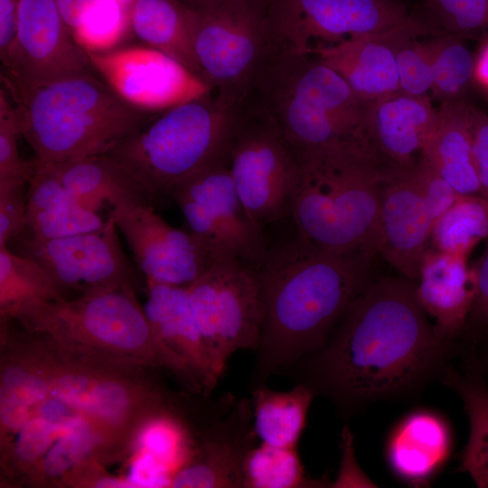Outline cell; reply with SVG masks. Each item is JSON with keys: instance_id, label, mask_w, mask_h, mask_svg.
<instances>
[{"instance_id": "obj_49", "label": "cell", "mask_w": 488, "mask_h": 488, "mask_svg": "<svg viewBox=\"0 0 488 488\" xmlns=\"http://www.w3.org/2000/svg\"><path fill=\"white\" fill-rule=\"evenodd\" d=\"M474 82L488 93V36L482 40V45L475 54Z\"/></svg>"}, {"instance_id": "obj_20", "label": "cell", "mask_w": 488, "mask_h": 488, "mask_svg": "<svg viewBox=\"0 0 488 488\" xmlns=\"http://www.w3.org/2000/svg\"><path fill=\"white\" fill-rule=\"evenodd\" d=\"M437 109L427 96L397 92L373 103L370 137L374 160L389 178L410 174L436 125Z\"/></svg>"}, {"instance_id": "obj_48", "label": "cell", "mask_w": 488, "mask_h": 488, "mask_svg": "<svg viewBox=\"0 0 488 488\" xmlns=\"http://www.w3.org/2000/svg\"><path fill=\"white\" fill-rule=\"evenodd\" d=\"M94 0H55L60 14L67 24L70 33L80 22V19Z\"/></svg>"}, {"instance_id": "obj_7", "label": "cell", "mask_w": 488, "mask_h": 488, "mask_svg": "<svg viewBox=\"0 0 488 488\" xmlns=\"http://www.w3.org/2000/svg\"><path fill=\"white\" fill-rule=\"evenodd\" d=\"M15 106L21 136L41 164L107 154L158 114L128 104L91 72L42 86Z\"/></svg>"}, {"instance_id": "obj_10", "label": "cell", "mask_w": 488, "mask_h": 488, "mask_svg": "<svg viewBox=\"0 0 488 488\" xmlns=\"http://www.w3.org/2000/svg\"><path fill=\"white\" fill-rule=\"evenodd\" d=\"M225 154L235 189L255 225L264 229L290 214L296 161L272 121L246 100L233 106Z\"/></svg>"}, {"instance_id": "obj_46", "label": "cell", "mask_w": 488, "mask_h": 488, "mask_svg": "<svg viewBox=\"0 0 488 488\" xmlns=\"http://www.w3.org/2000/svg\"><path fill=\"white\" fill-rule=\"evenodd\" d=\"M344 426L343 430V461L341 471L332 486L352 487L364 486L373 487V483L358 470L354 462L352 450V436L350 430Z\"/></svg>"}, {"instance_id": "obj_24", "label": "cell", "mask_w": 488, "mask_h": 488, "mask_svg": "<svg viewBox=\"0 0 488 488\" xmlns=\"http://www.w3.org/2000/svg\"><path fill=\"white\" fill-rule=\"evenodd\" d=\"M50 164L73 199L95 212L105 203L114 209L154 205L156 201L134 172L108 154Z\"/></svg>"}, {"instance_id": "obj_17", "label": "cell", "mask_w": 488, "mask_h": 488, "mask_svg": "<svg viewBox=\"0 0 488 488\" xmlns=\"http://www.w3.org/2000/svg\"><path fill=\"white\" fill-rule=\"evenodd\" d=\"M109 216L146 282L188 286L218 260L202 240L168 224L154 205L114 208Z\"/></svg>"}, {"instance_id": "obj_16", "label": "cell", "mask_w": 488, "mask_h": 488, "mask_svg": "<svg viewBox=\"0 0 488 488\" xmlns=\"http://www.w3.org/2000/svg\"><path fill=\"white\" fill-rule=\"evenodd\" d=\"M118 230L108 216L97 230L70 237L23 242L24 254L40 263L66 295L134 286L136 271L127 259Z\"/></svg>"}, {"instance_id": "obj_39", "label": "cell", "mask_w": 488, "mask_h": 488, "mask_svg": "<svg viewBox=\"0 0 488 488\" xmlns=\"http://www.w3.org/2000/svg\"><path fill=\"white\" fill-rule=\"evenodd\" d=\"M420 38L405 37L396 52L399 90L413 96H427L433 81L430 51L427 41Z\"/></svg>"}, {"instance_id": "obj_50", "label": "cell", "mask_w": 488, "mask_h": 488, "mask_svg": "<svg viewBox=\"0 0 488 488\" xmlns=\"http://www.w3.org/2000/svg\"><path fill=\"white\" fill-rule=\"evenodd\" d=\"M186 5L194 9L208 8L227 0H181Z\"/></svg>"}, {"instance_id": "obj_33", "label": "cell", "mask_w": 488, "mask_h": 488, "mask_svg": "<svg viewBox=\"0 0 488 488\" xmlns=\"http://www.w3.org/2000/svg\"><path fill=\"white\" fill-rule=\"evenodd\" d=\"M427 42L432 62V96L440 103L462 100L474 82L475 54L465 39L453 34L432 35Z\"/></svg>"}, {"instance_id": "obj_38", "label": "cell", "mask_w": 488, "mask_h": 488, "mask_svg": "<svg viewBox=\"0 0 488 488\" xmlns=\"http://www.w3.org/2000/svg\"><path fill=\"white\" fill-rule=\"evenodd\" d=\"M21 136L17 108L8 92L0 90V183H28L36 162L24 160L18 148Z\"/></svg>"}, {"instance_id": "obj_25", "label": "cell", "mask_w": 488, "mask_h": 488, "mask_svg": "<svg viewBox=\"0 0 488 488\" xmlns=\"http://www.w3.org/2000/svg\"><path fill=\"white\" fill-rule=\"evenodd\" d=\"M474 112L463 99L440 103L421 155L463 195H481L473 153Z\"/></svg>"}, {"instance_id": "obj_51", "label": "cell", "mask_w": 488, "mask_h": 488, "mask_svg": "<svg viewBox=\"0 0 488 488\" xmlns=\"http://www.w3.org/2000/svg\"><path fill=\"white\" fill-rule=\"evenodd\" d=\"M121 3H124L126 5H132V4L135 2V0H117Z\"/></svg>"}, {"instance_id": "obj_26", "label": "cell", "mask_w": 488, "mask_h": 488, "mask_svg": "<svg viewBox=\"0 0 488 488\" xmlns=\"http://www.w3.org/2000/svg\"><path fill=\"white\" fill-rule=\"evenodd\" d=\"M452 435L438 414L418 410L405 417L392 430L387 443L390 468L411 483H423L449 456Z\"/></svg>"}, {"instance_id": "obj_12", "label": "cell", "mask_w": 488, "mask_h": 488, "mask_svg": "<svg viewBox=\"0 0 488 488\" xmlns=\"http://www.w3.org/2000/svg\"><path fill=\"white\" fill-rule=\"evenodd\" d=\"M418 16L401 0H266L276 50H311L394 30Z\"/></svg>"}, {"instance_id": "obj_11", "label": "cell", "mask_w": 488, "mask_h": 488, "mask_svg": "<svg viewBox=\"0 0 488 488\" xmlns=\"http://www.w3.org/2000/svg\"><path fill=\"white\" fill-rule=\"evenodd\" d=\"M187 291L218 382L236 351H255L259 343L264 305L258 270L240 260L218 259Z\"/></svg>"}, {"instance_id": "obj_45", "label": "cell", "mask_w": 488, "mask_h": 488, "mask_svg": "<svg viewBox=\"0 0 488 488\" xmlns=\"http://www.w3.org/2000/svg\"><path fill=\"white\" fill-rule=\"evenodd\" d=\"M473 153L480 194L488 202V114L477 108L474 120Z\"/></svg>"}, {"instance_id": "obj_34", "label": "cell", "mask_w": 488, "mask_h": 488, "mask_svg": "<svg viewBox=\"0 0 488 488\" xmlns=\"http://www.w3.org/2000/svg\"><path fill=\"white\" fill-rule=\"evenodd\" d=\"M243 488L322 487L309 480L296 447H277L262 443L247 454L242 467Z\"/></svg>"}, {"instance_id": "obj_42", "label": "cell", "mask_w": 488, "mask_h": 488, "mask_svg": "<svg viewBox=\"0 0 488 488\" xmlns=\"http://www.w3.org/2000/svg\"><path fill=\"white\" fill-rule=\"evenodd\" d=\"M410 174L425 198L435 221L453 205L460 195L422 157Z\"/></svg>"}, {"instance_id": "obj_19", "label": "cell", "mask_w": 488, "mask_h": 488, "mask_svg": "<svg viewBox=\"0 0 488 488\" xmlns=\"http://www.w3.org/2000/svg\"><path fill=\"white\" fill-rule=\"evenodd\" d=\"M249 400L235 401L203 429L191 459L174 475L177 488H242V467L257 446Z\"/></svg>"}, {"instance_id": "obj_35", "label": "cell", "mask_w": 488, "mask_h": 488, "mask_svg": "<svg viewBox=\"0 0 488 488\" xmlns=\"http://www.w3.org/2000/svg\"><path fill=\"white\" fill-rule=\"evenodd\" d=\"M130 8L131 5L117 0H94L71 35L86 52L117 49L132 31Z\"/></svg>"}, {"instance_id": "obj_47", "label": "cell", "mask_w": 488, "mask_h": 488, "mask_svg": "<svg viewBox=\"0 0 488 488\" xmlns=\"http://www.w3.org/2000/svg\"><path fill=\"white\" fill-rule=\"evenodd\" d=\"M19 2L0 0V57L5 55L13 41Z\"/></svg>"}, {"instance_id": "obj_43", "label": "cell", "mask_w": 488, "mask_h": 488, "mask_svg": "<svg viewBox=\"0 0 488 488\" xmlns=\"http://www.w3.org/2000/svg\"><path fill=\"white\" fill-rule=\"evenodd\" d=\"M474 269L476 293L460 338L474 335L488 327V248Z\"/></svg>"}, {"instance_id": "obj_3", "label": "cell", "mask_w": 488, "mask_h": 488, "mask_svg": "<svg viewBox=\"0 0 488 488\" xmlns=\"http://www.w3.org/2000/svg\"><path fill=\"white\" fill-rule=\"evenodd\" d=\"M373 253H336L298 237L267 254L257 268L264 305L249 386L318 350L352 301L371 281Z\"/></svg>"}, {"instance_id": "obj_15", "label": "cell", "mask_w": 488, "mask_h": 488, "mask_svg": "<svg viewBox=\"0 0 488 488\" xmlns=\"http://www.w3.org/2000/svg\"><path fill=\"white\" fill-rule=\"evenodd\" d=\"M87 53L93 70L117 96L148 112L160 113L212 92L203 79L147 45Z\"/></svg>"}, {"instance_id": "obj_22", "label": "cell", "mask_w": 488, "mask_h": 488, "mask_svg": "<svg viewBox=\"0 0 488 488\" xmlns=\"http://www.w3.org/2000/svg\"><path fill=\"white\" fill-rule=\"evenodd\" d=\"M466 259L429 246L416 281L418 300L427 316L435 320L437 335L455 347L476 293L475 272Z\"/></svg>"}, {"instance_id": "obj_14", "label": "cell", "mask_w": 488, "mask_h": 488, "mask_svg": "<svg viewBox=\"0 0 488 488\" xmlns=\"http://www.w3.org/2000/svg\"><path fill=\"white\" fill-rule=\"evenodd\" d=\"M0 58L4 89L16 105L42 86L93 70L55 0H20L13 41Z\"/></svg>"}, {"instance_id": "obj_23", "label": "cell", "mask_w": 488, "mask_h": 488, "mask_svg": "<svg viewBox=\"0 0 488 488\" xmlns=\"http://www.w3.org/2000/svg\"><path fill=\"white\" fill-rule=\"evenodd\" d=\"M144 306L159 342L195 375L207 396L217 385L211 361L192 314L187 286L146 282Z\"/></svg>"}, {"instance_id": "obj_2", "label": "cell", "mask_w": 488, "mask_h": 488, "mask_svg": "<svg viewBox=\"0 0 488 488\" xmlns=\"http://www.w3.org/2000/svg\"><path fill=\"white\" fill-rule=\"evenodd\" d=\"M454 352L420 305L416 281L387 277L365 286L318 350L277 374L325 398L346 418L440 377Z\"/></svg>"}, {"instance_id": "obj_31", "label": "cell", "mask_w": 488, "mask_h": 488, "mask_svg": "<svg viewBox=\"0 0 488 488\" xmlns=\"http://www.w3.org/2000/svg\"><path fill=\"white\" fill-rule=\"evenodd\" d=\"M198 440L170 403L149 418L139 428L132 446L133 452L152 457L172 475L192 456Z\"/></svg>"}, {"instance_id": "obj_5", "label": "cell", "mask_w": 488, "mask_h": 488, "mask_svg": "<svg viewBox=\"0 0 488 488\" xmlns=\"http://www.w3.org/2000/svg\"><path fill=\"white\" fill-rule=\"evenodd\" d=\"M4 320L72 353L144 370L165 368L189 390H202L156 338L134 286L30 305Z\"/></svg>"}, {"instance_id": "obj_27", "label": "cell", "mask_w": 488, "mask_h": 488, "mask_svg": "<svg viewBox=\"0 0 488 488\" xmlns=\"http://www.w3.org/2000/svg\"><path fill=\"white\" fill-rule=\"evenodd\" d=\"M130 21L132 32L145 45L171 56L202 79L188 5L181 0H135Z\"/></svg>"}, {"instance_id": "obj_29", "label": "cell", "mask_w": 488, "mask_h": 488, "mask_svg": "<svg viewBox=\"0 0 488 488\" xmlns=\"http://www.w3.org/2000/svg\"><path fill=\"white\" fill-rule=\"evenodd\" d=\"M440 378L458 393L469 418V437L461 454L459 470L468 474L478 487L488 488V387L447 365Z\"/></svg>"}, {"instance_id": "obj_6", "label": "cell", "mask_w": 488, "mask_h": 488, "mask_svg": "<svg viewBox=\"0 0 488 488\" xmlns=\"http://www.w3.org/2000/svg\"><path fill=\"white\" fill-rule=\"evenodd\" d=\"M290 214L303 241L376 254L380 192L390 180L368 155L342 151L296 162Z\"/></svg>"}, {"instance_id": "obj_4", "label": "cell", "mask_w": 488, "mask_h": 488, "mask_svg": "<svg viewBox=\"0 0 488 488\" xmlns=\"http://www.w3.org/2000/svg\"><path fill=\"white\" fill-rule=\"evenodd\" d=\"M241 99L272 121L296 161L355 151L375 162L370 137L374 102L359 98L313 54L274 52Z\"/></svg>"}, {"instance_id": "obj_18", "label": "cell", "mask_w": 488, "mask_h": 488, "mask_svg": "<svg viewBox=\"0 0 488 488\" xmlns=\"http://www.w3.org/2000/svg\"><path fill=\"white\" fill-rule=\"evenodd\" d=\"M436 34L418 13L415 19L389 32L319 46L307 54L335 71L359 98L376 102L400 91L396 52L401 40Z\"/></svg>"}, {"instance_id": "obj_21", "label": "cell", "mask_w": 488, "mask_h": 488, "mask_svg": "<svg viewBox=\"0 0 488 488\" xmlns=\"http://www.w3.org/2000/svg\"><path fill=\"white\" fill-rule=\"evenodd\" d=\"M435 219L411 174L394 177L380 192L377 253L417 281Z\"/></svg>"}, {"instance_id": "obj_32", "label": "cell", "mask_w": 488, "mask_h": 488, "mask_svg": "<svg viewBox=\"0 0 488 488\" xmlns=\"http://www.w3.org/2000/svg\"><path fill=\"white\" fill-rule=\"evenodd\" d=\"M488 238V202L478 194H460L437 218L430 236V247L466 258L481 240Z\"/></svg>"}, {"instance_id": "obj_9", "label": "cell", "mask_w": 488, "mask_h": 488, "mask_svg": "<svg viewBox=\"0 0 488 488\" xmlns=\"http://www.w3.org/2000/svg\"><path fill=\"white\" fill-rule=\"evenodd\" d=\"M194 52L212 92L234 106L252 87L275 52L266 0H227L189 6Z\"/></svg>"}, {"instance_id": "obj_36", "label": "cell", "mask_w": 488, "mask_h": 488, "mask_svg": "<svg viewBox=\"0 0 488 488\" xmlns=\"http://www.w3.org/2000/svg\"><path fill=\"white\" fill-rule=\"evenodd\" d=\"M424 20L438 33L465 40L488 36V0H418Z\"/></svg>"}, {"instance_id": "obj_41", "label": "cell", "mask_w": 488, "mask_h": 488, "mask_svg": "<svg viewBox=\"0 0 488 488\" xmlns=\"http://www.w3.org/2000/svg\"><path fill=\"white\" fill-rule=\"evenodd\" d=\"M26 184L0 183V248L27 230Z\"/></svg>"}, {"instance_id": "obj_13", "label": "cell", "mask_w": 488, "mask_h": 488, "mask_svg": "<svg viewBox=\"0 0 488 488\" xmlns=\"http://www.w3.org/2000/svg\"><path fill=\"white\" fill-rule=\"evenodd\" d=\"M190 231L217 259H237L258 268L268 249L263 229L249 218L238 195L226 154L174 187L168 194Z\"/></svg>"}, {"instance_id": "obj_40", "label": "cell", "mask_w": 488, "mask_h": 488, "mask_svg": "<svg viewBox=\"0 0 488 488\" xmlns=\"http://www.w3.org/2000/svg\"><path fill=\"white\" fill-rule=\"evenodd\" d=\"M72 202L76 201L59 178L53 166L50 164L36 162L35 172L27 188L28 213L45 211Z\"/></svg>"}, {"instance_id": "obj_1", "label": "cell", "mask_w": 488, "mask_h": 488, "mask_svg": "<svg viewBox=\"0 0 488 488\" xmlns=\"http://www.w3.org/2000/svg\"><path fill=\"white\" fill-rule=\"evenodd\" d=\"M144 369L60 349L26 331L2 333L0 439L39 487H74L131 451L168 404Z\"/></svg>"}, {"instance_id": "obj_8", "label": "cell", "mask_w": 488, "mask_h": 488, "mask_svg": "<svg viewBox=\"0 0 488 488\" xmlns=\"http://www.w3.org/2000/svg\"><path fill=\"white\" fill-rule=\"evenodd\" d=\"M233 106L213 92L160 112L108 155L149 188L155 200L225 152Z\"/></svg>"}, {"instance_id": "obj_30", "label": "cell", "mask_w": 488, "mask_h": 488, "mask_svg": "<svg viewBox=\"0 0 488 488\" xmlns=\"http://www.w3.org/2000/svg\"><path fill=\"white\" fill-rule=\"evenodd\" d=\"M67 298L36 260L0 248V316L8 319L33 304Z\"/></svg>"}, {"instance_id": "obj_44", "label": "cell", "mask_w": 488, "mask_h": 488, "mask_svg": "<svg viewBox=\"0 0 488 488\" xmlns=\"http://www.w3.org/2000/svg\"><path fill=\"white\" fill-rule=\"evenodd\" d=\"M461 340L463 343L455 349L463 357L464 373L488 387V327Z\"/></svg>"}, {"instance_id": "obj_37", "label": "cell", "mask_w": 488, "mask_h": 488, "mask_svg": "<svg viewBox=\"0 0 488 488\" xmlns=\"http://www.w3.org/2000/svg\"><path fill=\"white\" fill-rule=\"evenodd\" d=\"M98 212L81 206L77 202L45 211L27 213L30 237L52 239L97 230L104 226Z\"/></svg>"}, {"instance_id": "obj_28", "label": "cell", "mask_w": 488, "mask_h": 488, "mask_svg": "<svg viewBox=\"0 0 488 488\" xmlns=\"http://www.w3.org/2000/svg\"><path fill=\"white\" fill-rule=\"evenodd\" d=\"M314 397L302 384H296L285 392L273 390L267 385L252 389L250 403L258 438L277 447H296Z\"/></svg>"}]
</instances>
